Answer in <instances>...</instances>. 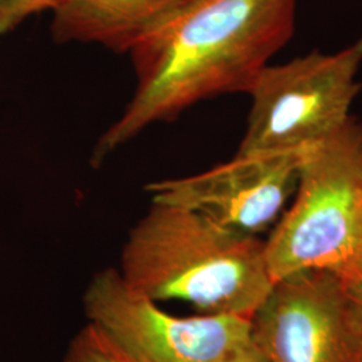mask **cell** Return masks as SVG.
<instances>
[{
	"instance_id": "6da1fadb",
	"label": "cell",
	"mask_w": 362,
	"mask_h": 362,
	"mask_svg": "<svg viewBox=\"0 0 362 362\" xmlns=\"http://www.w3.org/2000/svg\"><path fill=\"white\" fill-rule=\"evenodd\" d=\"M298 0H192L129 52L133 98L105 132L94 164L157 122L230 93H247L296 30Z\"/></svg>"
},
{
	"instance_id": "7a4b0ae2",
	"label": "cell",
	"mask_w": 362,
	"mask_h": 362,
	"mask_svg": "<svg viewBox=\"0 0 362 362\" xmlns=\"http://www.w3.org/2000/svg\"><path fill=\"white\" fill-rule=\"evenodd\" d=\"M117 270L129 288L157 303L179 300L199 314L250 320L275 284L264 240L157 202L130 230Z\"/></svg>"
},
{
	"instance_id": "3957f363",
	"label": "cell",
	"mask_w": 362,
	"mask_h": 362,
	"mask_svg": "<svg viewBox=\"0 0 362 362\" xmlns=\"http://www.w3.org/2000/svg\"><path fill=\"white\" fill-rule=\"evenodd\" d=\"M361 207L362 122L351 116L305 151L294 196L264 240L274 282L351 258Z\"/></svg>"
},
{
	"instance_id": "277c9868",
	"label": "cell",
	"mask_w": 362,
	"mask_h": 362,
	"mask_svg": "<svg viewBox=\"0 0 362 362\" xmlns=\"http://www.w3.org/2000/svg\"><path fill=\"white\" fill-rule=\"evenodd\" d=\"M361 66L362 38L332 54L269 64L247 91L251 109L236 153L287 152L322 141L351 117Z\"/></svg>"
},
{
	"instance_id": "5b68a950",
	"label": "cell",
	"mask_w": 362,
	"mask_h": 362,
	"mask_svg": "<svg viewBox=\"0 0 362 362\" xmlns=\"http://www.w3.org/2000/svg\"><path fill=\"white\" fill-rule=\"evenodd\" d=\"M83 310L88 325L127 362H219L251 339L250 318L173 315L129 288L116 267L91 278Z\"/></svg>"
},
{
	"instance_id": "8992f818",
	"label": "cell",
	"mask_w": 362,
	"mask_h": 362,
	"mask_svg": "<svg viewBox=\"0 0 362 362\" xmlns=\"http://www.w3.org/2000/svg\"><path fill=\"white\" fill-rule=\"evenodd\" d=\"M269 362H362V318L332 270L276 281L251 317Z\"/></svg>"
},
{
	"instance_id": "52a82bcc",
	"label": "cell",
	"mask_w": 362,
	"mask_h": 362,
	"mask_svg": "<svg viewBox=\"0 0 362 362\" xmlns=\"http://www.w3.org/2000/svg\"><path fill=\"white\" fill-rule=\"evenodd\" d=\"M305 151L235 153L228 163L152 182L146 191L152 202L187 208L221 227L260 238L272 231L293 199Z\"/></svg>"
},
{
	"instance_id": "ba28073f",
	"label": "cell",
	"mask_w": 362,
	"mask_h": 362,
	"mask_svg": "<svg viewBox=\"0 0 362 362\" xmlns=\"http://www.w3.org/2000/svg\"><path fill=\"white\" fill-rule=\"evenodd\" d=\"M192 0H58L52 11L58 43L98 45L129 54Z\"/></svg>"
},
{
	"instance_id": "9c48e42d",
	"label": "cell",
	"mask_w": 362,
	"mask_h": 362,
	"mask_svg": "<svg viewBox=\"0 0 362 362\" xmlns=\"http://www.w3.org/2000/svg\"><path fill=\"white\" fill-rule=\"evenodd\" d=\"M64 362H127L90 325L70 341Z\"/></svg>"
},
{
	"instance_id": "30bf717a",
	"label": "cell",
	"mask_w": 362,
	"mask_h": 362,
	"mask_svg": "<svg viewBox=\"0 0 362 362\" xmlns=\"http://www.w3.org/2000/svg\"><path fill=\"white\" fill-rule=\"evenodd\" d=\"M58 0H0V35L21 26L33 15L52 13Z\"/></svg>"
},
{
	"instance_id": "8fae6325",
	"label": "cell",
	"mask_w": 362,
	"mask_h": 362,
	"mask_svg": "<svg viewBox=\"0 0 362 362\" xmlns=\"http://www.w3.org/2000/svg\"><path fill=\"white\" fill-rule=\"evenodd\" d=\"M342 288L362 318V250H358L336 270Z\"/></svg>"
},
{
	"instance_id": "7c38bea8",
	"label": "cell",
	"mask_w": 362,
	"mask_h": 362,
	"mask_svg": "<svg viewBox=\"0 0 362 362\" xmlns=\"http://www.w3.org/2000/svg\"><path fill=\"white\" fill-rule=\"evenodd\" d=\"M219 362H269L262 351L255 346V344L250 339L245 345L231 351Z\"/></svg>"
},
{
	"instance_id": "4fadbf2b",
	"label": "cell",
	"mask_w": 362,
	"mask_h": 362,
	"mask_svg": "<svg viewBox=\"0 0 362 362\" xmlns=\"http://www.w3.org/2000/svg\"><path fill=\"white\" fill-rule=\"evenodd\" d=\"M357 239H358V250H362V207L360 211V218H358V233H357Z\"/></svg>"
}]
</instances>
